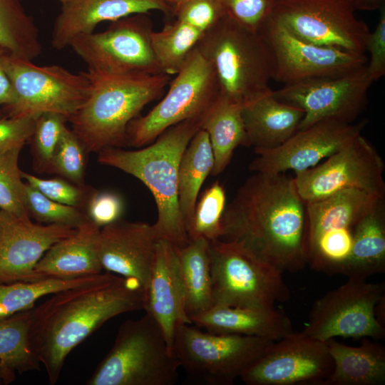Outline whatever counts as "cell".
<instances>
[{"label": "cell", "mask_w": 385, "mask_h": 385, "mask_svg": "<svg viewBox=\"0 0 385 385\" xmlns=\"http://www.w3.org/2000/svg\"><path fill=\"white\" fill-rule=\"evenodd\" d=\"M220 240L242 244L281 272L307 264L306 202L285 173H254L225 207Z\"/></svg>", "instance_id": "obj_1"}, {"label": "cell", "mask_w": 385, "mask_h": 385, "mask_svg": "<svg viewBox=\"0 0 385 385\" xmlns=\"http://www.w3.org/2000/svg\"><path fill=\"white\" fill-rule=\"evenodd\" d=\"M144 290L135 280L101 273L95 280L64 289L31 309V349L48 383L59 379L70 352L104 323L144 309Z\"/></svg>", "instance_id": "obj_2"}, {"label": "cell", "mask_w": 385, "mask_h": 385, "mask_svg": "<svg viewBox=\"0 0 385 385\" xmlns=\"http://www.w3.org/2000/svg\"><path fill=\"white\" fill-rule=\"evenodd\" d=\"M202 118L173 125L139 150L110 147L98 152L101 164L135 177L150 190L157 206V220L153 225L155 235L179 248L190 241L178 203L179 165L188 143L201 128Z\"/></svg>", "instance_id": "obj_3"}, {"label": "cell", "mask_w": 385, "mask_h": 385, "mask_svg": "<svg viewBox=\"0 0 385 385\" xmlns=\"http://www.w3.org/2000/svg\"><path fill=\"white\" fill-rule=\"evenodd\" d=\"M88 96L68 119L88 153L126 146L130 122L169 84L165 73H108L88 70Z\"/></svg>", "instance_id": "obj_4"}, {"label": "cell", "mask_w": 385, "mask_h": 385, "mask_svg": "<svg viewBox=\"0 0 385 385\" xmlns=\"http://www.w3.org/2000/svg\"><path fill=\"white\" fill-rule=\"evenodd\" d=\"M196 46L211 65L223 97L244 106L272 91L273 57L260 34L225 15L202 34Z\"/></svg>", "instance_id": "obj_5"}, {"label": "cell", "mask_w": 385, "mask_h": 385, "mask_svg": "<svg viewBox=\"0 0 385 385\" xmlns=\"http://www.w3.org/2000/svg\"><path fill=\"white\" fill-rule=\"evenodd\" d=\"M180 363L161 329L148 313L127 320L114 343L86 381L88 385H173Z\"/></svg>", "instance_id": "obj_6"}, {"label": "cell", "mask_w": 385, "mask_h": 385, "mask_svg": "<svg viewBox=\"0 0 385 385\" xmlns=\"http://www.w3.org/2000/svg\"><path fill=\"white\" fill-rule=\"evenodd\" d=\"M209 253L213 306L272 308L289 298L283 272L242 244L215 240Z\"/></svg>", "instance_id": "obj_7"}, {"label": "cell", "mask_w": 385, "mask_h": 385, "mask_svg": "<svg viewBox=\"0 0 385 385\" xmlns=\"http://www.w3.org/2000/svg\"><path fill=\"white\" fill-rule=\"evenodd\" d=\"M0 62L14 93L13 102L1 108L4 117L56 113L68 121L88 96L90 82L85 72L73 73L57 65L39 66L4 48Z\"/></svg>", "instance_id": "obj_8"}, {"label": "cell", "mask_w": 385, "mask_h": 385, "mask_svg": "<svg viewBox=\"0 0 385 385\" xmlns=\"http://www.w3.org/2000/svg\"><path fill=\"white\" fill-rule=\"evenodd\" d=\"M384 197L347 189L306 202L307 264L318 272L338 274L349 256L356 226Z\"/></svg>", "instance_id": "obj_9"}, {"label": "cell", "mask_w": 385, "mask_h": 385, "mask_svg": "<svg viewBox=\"0 0 385 385\" xmlns=\"http://www.w3.org/2000/svg\"><path fill=\"white\" fill-rule=\"evenodd\" d=\"M169 84L165 97L148 113L130 122L126 145H149L171 126L203 116L219 94L214 71L197 46Z\"/></svg>", "instance_id": "obj_10"}, {"label": "cell", "mask_w": 385, "mask_h": 385, "mask_svg": "<svg viewBox=\"0 0 385 385\" xmlns=\"http://www.w3.org/2000/svg\"><path fill=\"white\" fill-rule=\"evenodd\" d=\"M274 341L254 336L204 332L192 324L178 329L173 354L189 374L213 385H231Z\"/></svg>", "instance_id": "obj_11"}, {"label": "cell", "mask_w": 385, "mask_h": 385, "mask_svg": "<svg viewBox=\"0 0 385 385\" xmlns=\"http://www.w3.org/2000/svg\"><path fill=\"white\" fill-rule=\"evenodd\" d=\"M384 297V282L348 279L315 301L301 332L322 342L335 337L382 339L385 327L376 307Z\"/></svg>", "instance_id": "obj_12"}, {"label": "cell", "mask_w": 385, "mask_h": 385, "mask_svg": "<svg viewBox=\"0 0 385 385\" xmlns=\"http://www.w3.org/2000/svg\"><path fill=\"white\" fill-rule=\"evenodd\" d=\"M145 14L112 21L100 33L76 36L69 46L88 70L108 73H163L155 56L152 25Z\"/></svg>", "instance_id": "obj_13"}, {"label": "cell", "mask_w": 385, "mask_h": 385, "mask_svg": "<svg viewBox=\"0 0 385 385\" xmlns=\"http://www.w3.org/2000/svg\"><path fill=\"white\" fill-rule=\"evenodd\" d=\"M349 0H276L271 17L313 44L365 53L370 33Z\"/></svg>", "instance_id": "obj_14"}, {"label": "cell", "mask_w": 385, "mask_h": 385, "mask_svg": "<svg viewBox=\"0 0 385 385\" xmlns=\"http://www.w3.org/2000/svg\"><path fill=\"white\" fill-rule=\"evenodd\" d=\"M384 170L381 156L360 134L323 163L295 173L293 178L297 192L305 202L317 201L347 189L385 197Z\"/></svg>", "instance_id": "obj_15"}, {"label": "cell", "mask_w": 385, "mask_h": 385, "mask_svg": "<svg viewBox=\"0 0 385 385\" xmlns=\"http://www.w3.org/2000/svg\"><path fill=\"white\" fill-rule=\"evenodd\" d=\"M260 34L272 54V79L284 85L313 78L346 76L364 68L368 63L365 53L302 41L272 17Z\"/></svg>", "instance_id": "obj_16"}, {"label": "cell", "mask_w": 385, "mask_h": 385, "mask_svg": "<svg viewBox=\"0 0 385 385\" xmlns=\"http://www.w3.org/2000/svg\"><path fill=\"white\" fill-rule=\"evenodd\" d=\"M366 67L341 77L287 84L272 91V94L279 101L304 111L298 130L324 120L351 123L364 110L368 90L373 83Z\"/></svg>", "instance_id": "obj_17"}, {"label": "cell", "mask_w": 385, "mask_h": 385, "mask_svg": "<svg viewBox=\"0 0 385 385\" xmlns=\"http://www.w3.org/2000/svg\"><path fill=\"white\" fill-rule=\"evenodd\" d=\"M333 368L326 342L294 332L273 342L240 378L247 385H322Z\"/></svg>", "instance_id": "obj_18"}, {"label": "cell", "mask_w": 385, "mask_h": 385, "mask_svg": "<svg viewBox=\"0 0 385 385\" xmlns=\"http://www.w3.org/2000/svg\"><path fill=\"white\" fill-rule=\"evenodd\" d=\"M367 121L356 123L324 120L298 130L280 145L267 150H254L256 157L249 165L253 173H295L317 165L357 135Z\"/></svg>", "instance_id": "obj_19"}, {"label": "cell", "mask_w": 385, "mask_h": 385, "mask_svg": "<svg viewBox=\"0 0 385 385\" xmlns=\"http://www.w3.org/2000/svg\"><path fill=\"white\" fill-rule=\"evenodd\" d=\"M76 229L33 222L0 208V282L44 278L35 270L38 262L54 243Z\"/></svg>", "instance_id": "obj_20"}, {"label": "cell", "mask_w": 385, "mask_h": 385, "mask_svg": "<svg viewBox=\"0 0 385 385\" xmlns=\"http://www.w3.org/2000/svg\"><path fill=\"white\" fill-rule=\"evenodd\" d=\"M157 238L146 222L118 220L101 228L99 252L103 270L146 287L154 262Z\"/></svg>", "instance_id": "obj_21"}, {"label": "cell", "mask_w": 385, "mask_h": 385, "mask_svg": "<svg viewBox=\"0 0 385 385\" xmlns=\"http://www.w3.org/2000/svg\"><path fill=\"white\" fill-rule=\"evenodd\" d=\"M178 248L165 240H158L150 275L144 289V310L162 330L168 349L178 328L191 324L185 309L183 289L178 270Z\"/></svg>", "instance_id": "obj_22"}, {"label": "cell", "mask_w": 385, "mask_h": 385, "mask_svg": "<svg viewBox=\"0 0 385 385\" xmlns=\"http://www.w3.org/2000/svg\"><path fill=\"white\" fill-rule=\"evenodd\" d=\"M169 9L165 0H71L62 5L56 19L51 44L61 50L69 46L76 36L93 32L103 21H114L152 10L168 12Z\"/></svg>", "instance_id": "obj_23"}, {"label": "cell", "mask_w": 385, "mask_h": 385, "mask_svg": "<svg viewBox=\"0 0 385 385\" xmlns=\"http://www.w3.org/2000/svg\"><path fill=\"white\" fill-rule=\"evenodd\" d=\"M192 324L215 334H232L279 340L294 332L291 319L274 307L212 306L190 318Z\"/></svg>", "instance_id": "obj_24"}, {"label": "cell", "mask_w": 385, "mask_h": 385, "mask_svg": "<svg viewBox=\"0 0 385 385\" xmlns=\"http://www.w3.org/2000/svg\"><path fill=\"white\" fill-rule=\"evenodd\" d=\"M101 228L89 220L75 232L54 243L38 262L35 270L43 277L71 279L102 272Z\"/></svg>", "instance_id": "obj_25"}, {"label": "cell", "mask_w": 385, "mask_h": 385, "mask_svg": "<svg viewBox=\"0 0 385 385\" xmlns=\"http://www.w3.org/2000/svg\"><path fill=\"white\" fill-rule=\"evenodd\" d=\"M304 115L299 108L277 99L272 90L247 103L242 117L247 147L267 150L280 145L298 130Z\"/></svg>", "instance_id": "obj_26"}, {"label": "cell", "mask_w": 385, "mask_h": 385, "mask_svg": "<svg viewBox=\"0 0 385 385\" xmlns=\"http://www.w3.org/2000/svg\"><path fill=\"white\" fill-rule=\"evenodd\" d=\"M334 368L322 385H382L385 384V348L363 338L359 346L326 342Z\"/></svg>", "instance_id": "obj_27"}, {"label": "cell", "mask_w": 385, "mask_h": 385, "mask_svg": "<svg viewBox=\"0 0 385 385\" xmlns=\"http://www.w3.org/2000/svg\"><path fill=\"white\" fill-rule=\"evenodd\" d=\"M385 197L356 226L349 257L339 270L348 279L366 280L385 272Z\"/></svg>", "instance_id": "obj_28"}, {"label": "cell", "mask_w": 385, "mask_h": 385, "mask_svg": "<svg viewBox=\"0 0 385 385\" xmlns=\"http://www.w3.org/2000/svg\"><path fill=\"white\" fill-rule=\"evenodd\" d=\"M242 108V106L218 94L202 116L201 128L208 135L214 156L211 175L224 171L237 147H247Z\"/></svg>", "instance_id": "obj_29"}, {"label": "cell", "mask_w": 385, "mask_h": 385, "mask_svg": "<svg viewBox=\"0 0 385 385\" xmlns=\"http://www.w3.org/2000/svg\"><path fill=\"white\" fill-rule=\"evenodd\" d=\"M178 270L190 320L213 306L209 241L197 238L178 248Z\"/></svg>", "instance_id": "obj_30"}, {"label": "cell", "mask_w": 385, "mask_h": 385, "mask_svg": "<svg viewBox=\"0 0 385 385\" xmlns=\"http://www.w3.org/2000/svg\"><path fill=\"white\" fill-rule=\"evenodd\" d=\"M31 309L0 318V382L11 383L16 374L40 369L29 339Z\"/></svg>", "instance_id": "obj_31"}, {"label": "cell", "mask_w": 385, "mask_h": 385, "mask_svg": "<svg viewBox=\"0 0 385 385\" xmlns=\"http://www.w3.org/2000/svg\"><path fill=\"white\" fill-rule=\"evenodd\" d=\"M213 165L208 135L200 128L185 148L178 170V203L185 228L193 213L202 183L211 174Z\"/></svg>", "instance_id": "obj_32"}, {"label": "cell", "mask_w": 385, "mask_h": 385, "mask_svg": "<svg viewBox=\"0 0 385 385\" xmlns=\"http://www.w3.org/2000/svg\"><path fill=\"white\" fill-rule=\"evenodd\" d=\"M0 46L30 61L42 51L38 29L20 0H0Z\"/></svg>", "instance_id": "obj_33"}, {"label": "cell", "mask_w": 385, "mask_h": 385, "mask_svg": "<svg viewBox=\"0 0 385 385\" xmlns=\"http://www.w3.org/2000/svg\"><path fill=\"white\" fill-rule=\"evenodd\" d=\"M101 273L71 279L44 277L35 281L0 282V318L30 309L41 297L88 283Z\"/></svg>", "instance_id": "obj_34"}, {"label": "cell", "mask_w": 385, "mask_h": 385, "mask_svg": "<svg viewBox=\"0 0 385 385\" xmlns=\"http://www.w3.org/2000/svg\"><path fill=\"white\" fill-rule=\"evenodd\" d=\"M203 34L177 19L159 31H153L151 45L162 73L175 75Z\"/></svg>", "instance_id": "obj_35"}, {"label": "cell", "mask_w": 385, "mask_h": 385, "mask_svg": "<svg viewBox=\"0 0 385 385\" xmlns=\"http://www.w3.org/2000/svg\"><path fill=\"white\" fill-rule=\"evenodd\" d=\"M226 207L223 186L215 182L197 199L191 218L185 226L189 240L203 238L220 240L222 233V219Z\"/></svg>", "instance_id": "obj_36"}, {"label": "cell", "mask_w": 385, "mask_h": 385, "mask_svg": "<svg viewBox=\"0 0 385 385\" xmlns=\"http://www.w3.org/2000/svg\"><path fill=\"white\" fill-rule=\"evenodd\" d=\"M22 148L0 153V208L23 218L29 217L26 205V183L19 167ZM30 218V217H29Z\"/></svg>", "instance_id": "obj_37"}, {"label": "cell", "mask_w": 385, "mask_h": 385, "mask_svg": "<svg viewBox=\"0 0 385 385\" xmlns=\"http://www.w3.org/2000/svg\"><path fill=\"white\" fill-rule=\"evenodd\" d=\"M25 205L30 218L43 225L77 228L88 220L85 211L56 202L26 183Z\"/></svg>", "instance_id": "obj_38"}, {"label": "cell", "mask_w": 385, "mask_h": 385, "mask_svg": "<svg viewBox=\"0 0 385 385\" xmlns=\"http://www.w3.org/2000/svg\"><path fill=\"white\" fill-rule=\"evenodd\" d=\"M68 119L56 113H44L36 118L29 140L36 172L46 173Z\"/></svg>", "instance_id": "obj_39"}, {"label": "cell", "mask_w": 385, "mask_h": 385, "mask_svg": "<svg viewBox=\"0 0 385 385\" xmlns=\"http://www.w3.org/2000/svg\"><path fill=\"white\" fill-rule=\"evenodd\" d=\"M86 153L80 140L66 126L46 173L58 175L76 184H85Z\"/></svg>", "instance_id": "obj_40"}, {"label": "cell", "mask_w": 385, "mask_h": 385, "mask_svg": "<svg viewBox=\"0 0 385 385\" xmlns=\"http://www.w3.org/2000/svg\"><path fill=\"white\" fill-rule=\"evenodd\" d=\"M21 177L29 185L47 197L83 211L90 197L96 190L85 184H76L62 177L44 179L23 171Z\"/></svg>", "instance_id": "obj_41"}, {"label": "cell", "mask_w": 385, "mask_h": 385, "mask_svg": "<svg viewBox=\"0 0 385 385\" xmlns=\"http://www.w3.org/2000/svg\"><path fill=\"white\" fill-rule=\"evenodd\" d=\"M225 14L245 29L261 30L272 16L276 0H220Z\"/></svg>", "instance_id": "obj_42"}, {"label": "cell", "mask_w": 385, "mask_h": 385, "mask_svg": "<svg viewBox=\"0 0 385 385\" xmlns=\"http://www.w3.org/2000/svg\"><path fill=\"white\" fill-rule=\"evenodd\" d=\"M173 11L177 20L202 33L226 15L220 0H187L175 7Z\"/></svg>", "instance_id": "obj_43"}, {"label": "cell", "mask_w": 385, "mask_h": 385, "mask_svg": "<svg viewBox=\"0 0 385 385\" xmlns=\"http://www.w3.org/2000/svg\"><path fill=\"white\" fill-rule=\"evenodd\" d=\"M123 210V202L118 194L96 189L87 202L85 212L90 221L101 228L120 220Z\"/></svg>", "instance_id": "obj_44"}, {"label": "cell", "mask_w": 385, "mask_h": 385, "mask_svg": "<svg viewBox=\"0 0 385 385\" xmlns=\"http://www.w3.org/2000/svg\"><path fill=\"white\" fill-rule=\"evenodd\" d=\"M35 120L31 116L0 118V153L23 148L32 136Z\"/></svg>", "instance_id": "obj_45"}, {"label": "cell", "mask_w": 385, "mask_h": 385, "mask_svg": "<svg viewBox=\"0 0 385 385\" xmlns=\"http://www.w3.org/2000/svg\"><path fill=\"white\" fill-rule=\"evenodd\" d=\"M366 52L370 59L366 65V71L371 81H376L385 73V7L380 9V16L375 29L369 33Z\"/></svg>", "instance_id": "obj_46"}, {"label": "cell", "mask_w": 385, "mask_h": 385, "mask_svg": "<svg viewBox=\"0 0 385 385\" xmlns=\"http://www.w3.org/2000/svg\"><path fill=\"white\" fill-rule=\"evenodd\" d=\"M2 48L0 46V51ZM14 99L12 86L0 62V108L10 105Z\"/></svg>", "instance_id": "obj_47"}, {"label": "cell", "mask_w": 385, "mask_h": 385, "mask_svg": "<svg viewBox=\"0 0 385 385\" xmlns=\"http://www.w3.org/2000/svg\"><path fill=\"white\" fill-rule=\"evenodd\" d=\"M354 10L373 11L381 9L384 0H349Z\"/></svg>", "instance_id": "obj_48"}, {"label": "cell", "mask_w": 385, "mask_h": 385, "mask_svg": "<svg viewBox=\"0 0 385 385\" xmlns=\"http://www.w3.org/2000/svg\"><path fill=\"white\" fill-rule=\"evenodd\" d=\"M185 1L187 0H165L170 9H173V10Z\"/></svg>", "instance_id": "obj_49"}, {"label": "cell", "mask_w": 385, "mask_h": 385, "mask_svg": "<svg viewBox=\"0 0 385 385\" xmlns=\"http://www.w3.org/2000/svg\"><path fill=\"white\" fill-rule=\"evenodd\" d=\"M58 1H60L61 2L62 5H63V4H65L68 3L71 0H58Z\"/></svg>", "instance_id": "obj_50"}, {"label": "cell", "mask_w": 385, "mask_h": 385, "mask_svg": "<svg viewBox=\"0 0 385 385\" xmlns=\"http://www.w3.org/2000/svg\"><path fill=\"white\" fill-rule=\"evenodd\" d=\"M2 117H4V115H3L2 111H1V109L0 108V118H2Z\"/></svg>", "instance_id": "obj_51"}]
</instances>
